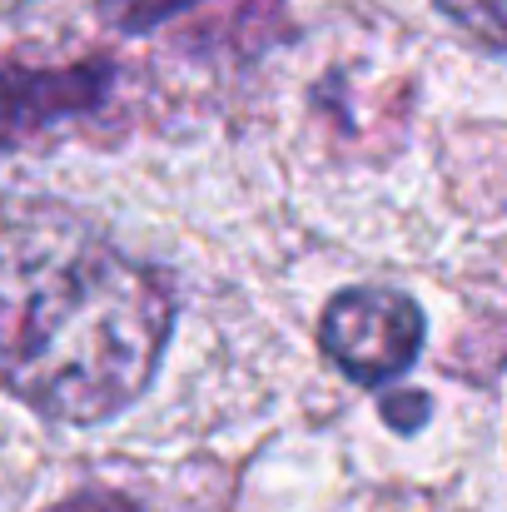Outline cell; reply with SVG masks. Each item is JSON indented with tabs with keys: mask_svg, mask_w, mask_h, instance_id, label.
Wrapping results in <instances>:
<instances>
[{
	"mask_svg": "<svg viewBox=\"0 0 507 512\" xmlns=\"http://www.w3.org/2000/svg\"><path fill=\"white\" fill-rule=\"evenodd\" d=\"M165 279L50 199H0V388L55 423L140 398L165 353Z\"/></svg>",
	"mask_w": 507,
	"mask_h": 512,
	"instance_id": "obj_1",
	"label": "cell"
},
{
	"mask_svg": "<svg viewBox=\"0 0 507 512\" xmlns=\"http://www.w3.org/2000/svg\"><path fill=\"white\" fill-rule=\"evenodd\" d=\"M319 339L338 368L358 383L398 378L423 348V314L393 289H348L319 324Z\"/></svg>",
	"mask_w": 507,
	"mask_h": 512,
	"instance_id": "obj_2",
	"label": "cell"
},
{
	"mask_svg": "<svg viewBox=\"0 0 507 512\" xmlns=\"http://www.w3.org/2000/svg\"><path fill=\"white\" fill-rule=\"evenodd\" d=\"M468 35H478L483 45L507 50V0H438Z\"/></svg>",
	"mask_w": 507,
	"mask_h": 512,
	"instance_id": "obj_3",
	"label": "cell"
}]
</instances>
